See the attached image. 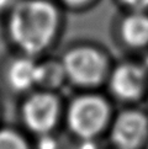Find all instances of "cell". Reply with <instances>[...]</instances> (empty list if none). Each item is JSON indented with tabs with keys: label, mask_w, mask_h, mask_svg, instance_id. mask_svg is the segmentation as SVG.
Returning a JSON list of instances; mask_svg holds the SVG:
<instances>
[{
	"label": "cell",
	"mask_w": 148,
	"mask_h": 149,
	"mask_svg": "<svg viewBox=\"0 0 148 149\" xmlns=\"http://www.w3.org/2000/svg\"><path fill=\"white\" fill-rule=\"evenodd\" d=\"M59 11L50 0H19L9 11L8 32L26 56L48 48L59 30Z\"/></svg>",
	"instance_id": "6da1fadb"
},
{
	"label": "cell",
	"mask_w": 148,
	"mask_h": 149,
	"mask_svg": "<svg viewBox=\"0 0 148 149\" xmlns=\"http://www.w3.org/2000/svg\"><path fill=\"white\" fill-rule=\"evenodd\" d=\"M111 99L96 91H84L72 100L67 125L77 139H99L108 133L114 117Z\"/></svg>",
	"instance_id": "7a4b0ae2"
},
{
	"label": "cell",
	"mask_w": 148,
	"mask_h": 149,
	"mask_svg": "<svg viewBox=\"0 0 148 149\" xmlns=\"http://www.w3.org/2000/svg\"><path fill=\"white\" fill-rule=\"evenodd\" d=\"M66 78L85 91H95L106 84L114 63L104 51L93 46H78L62 58Z\"/></svg>",
	"instance_id": "3957f363"
},
{
	"label": "cell",
	"mask_w": 148,
	"mask_h": 149,
	"mask_svg": "<svg viewBox=\"0 0 148 149\" xmlns=\"http://www.w3.org/2000/svg\"><path fill=\"white\" fill-rule=\"evenodd\" d=\"M109 97L126 106L148 99V67L146 63L124 59L112 64L106 80Z\"/></svg>",
	"instance_id": "277c9868"
},
{
	"label": "cell",
	"mask_w": 148,
	"mask_h": 149,
	"mask_svg": "<svg viewBox=\"0 0 148 149\" xmlns=\"http://www.w3.org/2000/svg\"><path fill=\"white\" fill-rule=\"evenodd\" d=\"M112 149H145L148 142V113L137 106L115 112L108 130Z\"/></svg>",
	"instance_id": "5b68a950"
},
{
	"label": "cell",
	"mask_w": 148,
	"mask_h": 149,
	"mask_svg": "<svg viewBox=\"0 0 148 149\" xmlns=\"http://www.w3.org/2000/svg\"><path fill=\"white\" fill-rule=\"evenodd\" d=\"M59 117V99L50 91L31 95L22 106V120L26 127L38 136L51 133L57 126Z\"/></svg>",
	"instance_id": "8992f818"
},
{
	"label": "cell",
	"mask_w": 148,
	"mask_h": 149,
	"mask_svg": "<svg viewBox=\"0 0 148 149\" xmlns=\"http://www.w3.org/2000/svg\"><path fill=\"white\" fill-rule=\"evenodd\" d=\"M120 38L130 49L140 51L148 47V15L135 11L126 16L120 25Z\"/></svg>",
	"instance_id": "52a82bcc"
},
{
	"label": "cell",
	"mask_w": 148,
	"mask_h": 149,
	"mask_svg": "<svg viewBox=\"0 0 148 149\" xmlns=\"http://www.w3.org/2000/svg\"><path fill=\"white\" fill-rule=\"evenodd\" d=\"M6 79L9 85L16 91H26L38 85L40 62L30 56L14 61L8 69Z\"/></svg>",
	"instance_id": "ba28073f"
},
{
	"label": "cell",
	"mask_w": 148,
	"mask_h": 149,
	"mask_svg": "<svg viewBox=\"0 0 148 149\" xmlns=\"http://www.w3.org/2000/svg\"><path fill=\"white\" fill-rule=\"evenodd\" d=\"M67 80L62 62L48 61L40 63L38 85L45 89H54Z\"/></svg>",
	"instance_id": "9c48e42d"
},
{
	"label": "cell",
	"mask_w": 148,
	"mask_h": 149,
	"mask_svg": "<svg viewBox=\"0 0 148 149\" xmlns=\"http://www.w3.org/2000/svg\"><path fill=\"white\" fill-rule=\"evenodd\" d=\"M0 149H30L25 138L16 131L0 130Z\"/></svg>",
	"instance_id": "30bf717a"
},
{
	"label": "cell",
	"mask_w": 148,
	"mask_h": 149,
	"mask_svg": "<svg viewBox=\"0 0 148 149\" xmlns=\"http://www.w3.org/2000/svg\"><path fill=\"white\" fill-rule=\"evenodd\" d=\"M37 148L38 149H59V143H58V141L51 133H47V134L40 136Z\"/></svg>",
	"instance_id": "8fae6325"
},
{
	"label": "cell",
	"mask_w": 148,
	"mask_h": 149,
	"mask_svg": "<svg viewBox=\"0 0 148 149\" xmlns=\"http://www.w3.org/2000/svg\"><path fill=\"white\" fill-rule=\"evenodd\" d=\"M75 149H100L99 139H78Z\"/></svg>",
	"instance_id": "7c38bea8"
},
{
	"label": "cell",
	"mask_w": 148,
	"mask_h": 149,
	"mask_svg": "<svg viewBox=\"0 0 148 149\" xmlns=\"http://www.w3.org/2000/svg\"><path fill=\"white\" fill-rule=\"evenodd\" d=\"M125 4H127L130 8L135 9L136 11H142L148 6V0H122Z\"/></svg>",
	"instance_id": "4fadbf2b"
},
{
	"label": "cell",
	"mask_w": 148,
	"mask_h": 149,
	"mask_svg": "<svg viewBox=\"0 0 148 149\" xmlns=\"http://www.w3.org/2000/svg\"><path fill=\"white\" fill-rule=\"evenodd\" d=\"M19 3V0H0V13L11 10L15 5Z\"/></svg>",
	"instance_id": "5bb4252c"
},
{
	"label": "cell",
	"mask_w": 148,
	"mask_h": 149,
	"mask_svg": "<svg viewBox=\"0 0 148 149\" xmlns=\"http://www.w3.org/2000/svg\"><path fill=\"white\" fill-rule=\"evenodd\" d=\"M64 4L69 5V6H80V5L88 3L89 0H62Z\"/></svg>",
	"instance_id": "9a60e30c"
},
{
	"label": "cell",
	"mask_w": 148,
	"mask_h": 149,
	"mask_svg": "<svg viewBox=\"0 0 148 149\" xmlns=\"http://www.w3.org/2000/svg\"><path fill=\"white\" fill-rule=\"evenodd\" d=\"M145 149H148V142H147V146H146V148Z\"/></svg>",
	"instance_id": "2e32d148"
},
{
	"label": "cell",
	"mask_w": 148,
	"mask_h": 149,
	"mask_svg": "<svg viewBox=\"0 0 148 149\" xmlns=\"http://www.w3.org/2000/svg\"><path fill=\"white\" fill-rule=\"evenodd\" d=\"M146 64H147V63H146ZM147 67H148V64H147Z\"/></svg>",
	"instance_id": "e0dca14e"
}]
</instances>
